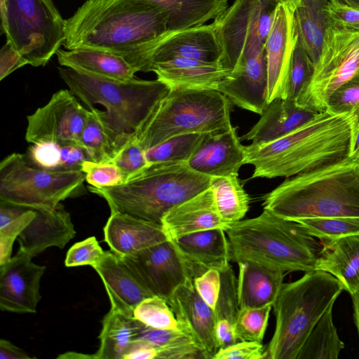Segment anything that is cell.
<instances>
[{"label": "cell", "mask_w": 359, "mask_h": 359, "mask_svg": "<svg viewBox=\"0 0 359 359\" xmlns=\"http://www.w3.org/2000/svg\"><path fill=\"white\" fill-rule=\"evenodd\" d=\"M168 17L147 0H87L65 20L64 47L95 48L124 57L137 72L168 31Z\"/></svg>", "instance_id": "cell-1"}, {"label": "cell", "mask_w": 359, "mask_h": 359, "mask_svg": "<svg viewBox=\"0 0 359 359\" xmlns=\"http://www.w3.org/2000/svg\"><path fill=\"white\" fill-rule=\"evenodd\" d=\"M351 141L348 115L325 110L280 139L245 146L244 164L253 165L252 178H287L349 156Z\"/></svg>", "instance_id": "cell-2"}, {"label": "cell", "mask_w": 359, "mask_h": 359, "mask_svg": "<svg viewBox=\"0 0 359 359\" xmlns=\"http://www.w3.org/2000/svg\"><path fill=\"white\" fill-rule=\"evenodd\" d=\"M262 201L263 209L292 221L359 216V156L287 177Z\"/></svg>", "instance_id": "cell-3"}, {"label": "cell", "mask_w": 359, "mask_h": 359, "mask_svg": "<svg viewBox=\"0 0 359 359\" xmlns=\"http://www.w3.org/2000/svg\"><path fill=\"white\" fill-rule=\"evenodd\" d=\"M230 262L254 261L287 271L315 270L321 250L316 238L296 221L264 209L257 217L241 219L226 229Z\"/></svg>", "instance_id": "cell-4"}, {"label": "cell", "mask_w": 359, "mask_h": 359, "mask_svg": "<svg viewBox=\"0 0 359 359\" xmlns=\"http://www.w3.org/2000/svg\"><path fill=\"white\" fill-rule=\"evenodd\" d=\"M210 180L187 161L165 162L151 164L120 185L88 188L107 201L111 212L161 224L168 210L208 189Z\"/></svg>", "instance_id": "cell-5"}, {"label": "cell", "mask_w": 359, "mask_h": 359, "mask_svg": "<svg viewBox=\"0 0 359 359\" xmlns=\"http://www.w3.org/2000/svg\"><path fill=\"white\" fill-rule=\"evenodd\" d=\"M343 290L334 276L320 270L283 283L273 305L276 327L264 359H297L311 331Z\"/></svg>", "instance_id": "cell-6"}, {"label": "cell", "mask_w": 359, "mask_h": 359, "mask_svg": "<svg viewBox=\"0 0 359 359\" xmlns=\"http://www.w3.org/2000/svg\"><path fill=\"white\" fill-rule=\"evenodd\" d=\"M61 79L90 109L100 104L114 130L128 140L142 126L158 102L170 90L163 82L136 77L116 80L59 67Z\"/></svg>", "instance_id": "cell-7"}, {"label": "cell", "mask_w": 359, "mask_h": 359, "mask_svg": "<svg viewBox=\"0 0 359 359\" xmlns=\"http://www.w3.org/2000/svg\"><path fill=\"white\" fill-rule=\"evenodd\" d=\"M231 104L217 90H170L135 135L146 151L179 135L226 130Z\"/></svg>", "instance_id": "cell-8"}, {"label": "cell", "mask_w": 359, "mask_h": 359, "mask_svg": "<svg viewBox=\"0 0 359 359\" xmlns=\"http://www.w3.org/2000/svg\"><path fill=\"white\" fill-rule=\"evenodd\" d=\"M81 170H48L13 153L0 163V203L35 210H54L61 201L83 193Z\"/></svg>", "instance_id": "cell-9"}, {"label": "cell", "mask_w": 359, "mask_h": 359, "mask_svg": "<svg viewBox=\"0 0 359 359\" xmlns=\"http://www.w3.org/2000/svg\"><path fill=\"white\" fill-rule=\"evenodd\" d=\"M1 29L30 65L45 66L65 39V20L52 0H0Z\"/></svg>", "instance_id": "cell-10"}, {"label": "cell", "mask_w": 359, "mask_h": 359, "mask_svg": "<svg viewBox=\"0 0 359 359\" xmlns=\"http://www.w3.org/2000/svg\"><path fill=\"white\" fill-rule=\"evenodd\" d=\"M277 3L273 0H234L212 23L222 56L231 71L248 57L265 50Z\"/></svg>", "instance_id": "cell-11"}, {"label": "cell", "mask_w": 359, "mask_h": 359, "mask_svg": "<svg viewBox=\"0 0 359 359\" xmlns=\"http://www.w3.org/2000/svg\"><path fill=\"white\" fill-rule=\"evenodd\" d=\"M359 72V30L328 25L311 81L296 103L317 113L327 109L333 92Z\"/></svg>", "instance_id": "cell-12"}, {"label": "cell", "mask_w": 359, "mask_h": 359, "mask_svg": "<svg viewBox=\"0 0 359 359\" xmlns=\"http://www.w3.org/2000/svg\"><path fill=\"white\" fill-rule=\"evenodd\" d=\"M88 111L70 90H60L45 105L27 116L25 140L30 144H80Z\"/></svg>", "instance_id": "cell-13"}, {"label": "cell", "mask_w": 359, "mask_h": 359, "mask_svg": "<svg viewBox=\"0 0 359 359\" xmlns=\"http://www.w3.org/2000/svg\"><path fill=\"white\" fill-rule=\"evenodd\" d=\"M120 257L154 296L166 301L178 287L193 280L170 239Z\"/></svg>", "instance_id": "cell-14"}, {"label": "cell", "mask_w": 359, "mask_h": 359, "mask_svg": "<svg viewBox=\"0 0 359 359\" xmlns=\"http://www.w3.org/2000/svg\"><path fill=\"white\" fill-rule=\"evenodd\" d=\"M18 250L0 265V309L17 313H34L41 300L40 282L46 266Z\"/></svg>", "instance_id": "cell-15"}, {"label": "cell", "mask_w": 359, "mask_h": 359, "mask_svg": "<svg viewBox=\"0 0 359 359\" xmlns=\"http://www.w3.org/2000/svg\"><path fill=\"white\" fill-rule=\"evenodd\" d=\"M167 302L182 331L212 358L220 348L216 334L215 311L198 294L194 280L178 287Z\"/></svg>", "instance_id": "cell-16"}, {"label": "cell", "mask_w": 359, "mask_h": 359, "mask_svg": "<svg viewBox=\"0 0 359 359\" xmlns=\"http://www.w3.org/2000/svg\"><path fill=\"white\" fill-rule=\"evenodd\" d=\"M294 9L278 4L273 22L265 43L268 74L267 102L285 97L291 60L297 42Z\"/></svg>", "instance_id": "cell-17"}, {"label": "cell", "mask_w": 359, "mask_h": 359, "mask_svg": "<svg viewBox=\"0 0 359 359\" xmlns=\"http://www.w3.org/2000/svg\"><path fill=\"white\" fill-rule=\"evenodd\" d=\"M222 48L212 24L168 31L154 45L143 72L154 63L176 58L195 59L220 64Z\"/></svg>", "instance_id": "cell-18"}, {"label": "cell", "mask_w": 359, "mask_h": 359, "mask_svg": "<svg viewBox=\"0 0 359 359\" xmlns=\"http://www.w3.org/2000/svg\"><path fill=\"white\" fill-rule=\"evenodd\" d=\"M241 141L237 127L207 133L187 162L194 170L210 177L238 175L245 157Z\"/></svg>", "instance_id": "cell-19"}, {"label": "cell", "mask_w": 359, "mask_h": 359, "mask_svg": "<svg viewBox=\"0 0 359 359\" xmlns=\"http://www.w3.org/2000/svg\"><path fill=\"white\" fill-rule=\"evenodd\" d=\"M217 90L241 109L261 114L268 104V74L265 50L234 67Z\"/></svg>", "instance_id": "cell-20"}, {"label": "cell", "mask_w": 359, "mask_h": 359, "mask_svg": "<svg viewBox=\"0 0 359 359\" xmlns=\"http://www.w3.org/2000/svg\"><path fill=\"white\" fill-rule=\"evenodd\" d=\"M225 230L194 232L172 240L194 280L208 269L222 271L229 266L230 251Z\"/></svg>", "instance_id": "cell-21"}, {"label": "cell", "mask_w": 359, "mask_h": 359, "mask_svg": "<svg viewBox=\"0 0 359 359\" xmlns=\"http://www.w3.org/2000/svg\"><path fill=\"white\" fill-rule=\"evenodd\" d=\"M147 72H154L170 90H217L231 70L217 62L176 57L154 63Z\"/></svg>", "instance_id": "cell-22"}, {"label": "cell", "mask_w": 359, "mask_h": 359, "mask_svg": "<svg viewBox=\"0 0 359 359\" xmlns=\"http://www.w3.org/2000/svg\"><path fill=\"white\" fill-rule=\"evenodd\" d=\"M161 225L169 239L175 240L207 229L226 231L229 224L219 215L209 187L168 210L162 218Z\"/></svg>", "instance_id": "cell-23"}, {"label": "cell", "mask_w": 359, "mask_h": 359, "mask_svg": "<svg viewBox=\"0 0 359 359\" xmlns=\"http://www.w3.org/2000/svg\"><path fill=\"white\" fill-rule=\"evenodd\" d=\"M102 280L111 308L133 316L136 306L154 296L137 277L112 251H105L101 261L93 267Z\"/></svg>", "instance_id": "cell-24"}, {"label": "cell", "mask_w": 359, "mask_h": 359, "mask_svg": "<svg viewBox=\"0 0 359 359\" xmlns=\"http://www.w3.org/2000/svg\"><path fill=\"white\" fill-rule=\"evenodd\" d=\"M36 211L18 238V250L32 258L50 247L64 248L76 235L70 214L61 203L52 210Z\"/></svg>", "instance_id": "cell-25"}, {"label": "cell", "mask_w": 359, "mask_h": 359, "mask_svg": "<svg viewBox=\"0 0 359 359\" xmlns=\"http://www.w3.org/2000/svg\"><path fill=\"white\" fill-rule=\"evenodd\" d=\"M103 231L110 250L119 257L169 239L161 224L119 212H111Z\"/></svg>", "instance_id": "cell-26"}, {"label": "cell", "mask_w": 359, "mask_h": 359, "mask_svg": "<svg viewBox=\"0 0 359 359\" xmlns=\"http://www.w3.org/2000/svg\"><path fill=\"white\" fill-rule=\"evenodd\" d=\"M317 114L294 100L278 97L268 103L259 121L240 139L255 144L269 143L300 128Z\"/></svg>", "instance_id": "cell-27"}, {"label": "cell", "mask_w": 359, "mask_h": 359, "mask_svg": "<svg viewBox=\"0 0 359 359\" xmlns=\"http://www.w3.org/2000/svg\"><path fill=\"white\" fill-rule=\"evenodd\" d=\"M237 277L239 307L256 308L274 304L283 285L285 271L254 261H241Z\"/></svg>", "instance_id": "cell-28"}, {"label": "cell", "mask_w": 359, "mask_h": 359, "mask_svg": "<svg viewBox=\"0 0 359 359\" xmlns=\"http://www.w3.org/2000/svg\"><path fill=\"white\" fill-rule=\"evenodd\" d=\"M315 270L334 276L344 290L352 295L359 291V235L324 241Z\"/></svg>", "instance_id": "cell-29"}, {"label": "cell", "mask_w": 359, "mask_h": 359, "mask_svg": "<svg viewBox=\"0 0 359 359\" xmlns=\"http://www.w3.org/2000/svg\"><path fill=\"white\" fill-rule=\"evenodd\" d=\"M56 55L61 66L97 77L130 80L137 72L122 56L103 50L59 49Z\"/></svg>", "instance_id": "cell-30"}, {"label": "cell", "mask_w": 359, "mask_h": 359, "mask_svg": "<svg viewBox=\"0 0 359 359\" xmlns=\"http://www.w3.org/2000/svg\"><path fill=\"white\" fill-rule=\"evenodd\" d=\"M142 325L133 316L110 308L102 321L100 346L91 358L123 359Z\"/></svg>", "instance_id": "cell-31"}, {"label": "cell", "mask_w": 359, "mask_h": 359, "mask_svg": "<svg viewBox=\"0 0 359 359\" xmlns=\"http://www.w3.org/2000/svg\"><path fill=\"white\" fill-rule=\"evenodd\" d=\"M127 140L114 130L106 111L95 107L90 109L81 135L80 145L86 149L91 161L110 162Z\"/></svg>", "instance_id": "cell-32"}, {"label": "cell", "mask_w": 359, "mask_h": 359, "mask_svg": "<svg viewBox=\"0 0 359 359\" xmlns=\"http://www.w3.org/2000/svg\"><path fill=\"white\" fill-rule=\"evenodd\" d=\"M167 15L169 31L204 25L228 7V0H147Z\"/></svg>", "instance_id": "cell-33"}, {"label": "cell", "mask_w": 359, "mask_h": 359, "mask_svg": "<svg viewBox=\"0 0 359 359\" xmlns=\"http://www.w3.org/2000/svg\"><path fill=\"white\" fill-rule=\"evenodd\" d=\"M326 0H304L294 13L297 42L313 63L317 62L329 25L324 5Z\"/></svg>", "instance_id": "cell-34"}, {"label": "cell", "mask_w": 359, "mask_h": 359, "mask_svg": "<svg viewBox=\"0 0 359 359\" xmlns=\"http://www.w3.org/2000/svg\"><path fill=\"white\" fill-rule=\"evenodd\" d=\"M221 289L214 309L216 320V334L221 348L238 341L235 325L240 311L237 277L231 265L220 271Z\"/></svg>", "instance_id": "cell-35"}, {"label": "cell", "mask_w": 359, "mask_h": 359, "mask_svg": "<svg viewBox=\"0 0 359 359\" xmlns=\"http://www.w3.org/2000/svg\"><path fill=\"white\" fill-rule=\"evenodd\" d=\"M136 339L153 345L157 351V358H208L205 353L182 330L156 329L142 323Z\"/></svg>", "instance_id": "cell-36"}, {"label": "cell", "mask_w": 359, "mask_h": 359, "mask_svg": "<svg viewBox=\"0 0 359 359\" xmlns=\"http://www.w3.org/2000/svg\"><path fill=\"white\" fill-rule=\"evenodd\" d=\"M210 187L224 222L231 224L243 219L249 209L250 197L238 175L211 177Z\"/></svg>", "instance_id": "cell-37"}, {"label": "cell", "mask_w": 359, "mask_h": 359, "mask_svg": "<svg viewBox=\"0 0 359 359\" xmlns=\"http://www.w3.org/2000/svg\"><path fill=\"white\" fill-rule=\"evenodd\" d=\"M331 305L311 331L297 359H337L344 348L333 323Z\"/></svg>", "instance_id": "cell-38"}, {"label": "cell", "mask_w": 359, "mask_h": 359, "mask_svg": "<svg viewBox=\"0 0 359 359\" xmlns=\"http://www.w3.org/2000/svg\"><path fill=\"white\" fill-rule=\"evenodd\" d=\"M36 216L35 210L0 203V265L11 259L15 241Z\"/></svg>", "instance_id": "cell-39"}, {"label": "cell", "mask_w": 359, "mask_h": 359, "mask_svg": "<svg viewBox=\"0 0 359 359\" xmlns=\"http://www.w3.org/2000/svg\"><path fill=\"white\" fill-rule=\"evenodd\" d=\"M205 133H185L172 137L145 151L151 164L187 161Z\"/></svg>", "instance_id": "cell-40"}, {"label": "cell", "mask_w": 359, "mask_h": 359, "mask_svg": "<svg viewBox=\"0 0 359 359\" xmlns=\"http://www.w3.org/2000/svg\"><path fill=\"white\" fill-rule=\"evenodd\" d=\"M296 222L310 235L323 241L359 235V216L306 218Z\"/></svg>", "instance_id": "cell-41"}, {"label": "cell", "mask_w": 359, "mask_h": 359, "mask_svg": "<svg viewBox=\"0 0 359 359\" xmlns=\"http://www.w3.org/2000/svg\"><path fill=\"white\" fill-rule=\"evenodd\" d=\"M133 317L153 328L182 330L167 301L158 296L147 297L139 303L133 310Z\"/></svg>", "instance_id": "cell-42"}, {"label": "cell", "mask_w": 359, "mask_h": 359, "mask_svg": "<svg viewBox=\"0 0 359 359\" xmlns=\"http://www.w3.org/2000/svg\"><path fill=\"white\" fill-rule=\"evenodd\" d=\"M272 307L267 305L241 309L234 330L237 340L262 343Z\"/></svg>", "instance_id": "cell-43"}, {"label": "cell", "mask_w": 359, "mask_h": 359, "mask_svg": "<svg viewBox=\"0 0 359 359\" xmlns=\"http://www.w3.org/2000/svg\"><path fill=\"white\" fill-rule=\"evenodd\" d=\"M313 69L314 64L297 42L292 53L284 98L296 102L311 81Z\"/></svg>", "instance_id": "cell-44"}, {"label": "cell", "mask_w": 359, "mask_h": 359, "mask_svg": "<svg viewBox=\"0 0 359 359\" xmlns=\"http://www.w3.org/2000/svg\"><path fill=\"white\" fill-rule=\"evenodd\" d=\"M124 173L126 181L138 175L150 165L145 150L135 135L130 137L118 150L110 161Z\"/></svg>", "instance_id": "cell-45"}, {"label": "cell", "mask_w": 359, "mask_h": 359, "mask_svg": "<svg viewBox=\"0 0 359 359\" xmlns=\"http://www.w3.org/2000/svg\"><path fill=\"white\" fill-rule=\"evenodd\" d=\"M81 170L85 174L86 181L93 187H110L126 182L123 171L111 162L86 161L82 164Z\"/></svg>", "instance_id": "cell-46"}, {"label": "cell", "mask_w": 359, "mask_h": 359, "mask_svg": "<svg viewBox=\"0 0 359 359\" xmlns=\"http://www.w3.org/2000/svg\"><path fill=\"white\" fill-rule=\"evenodd\" d=\"M358 104L359 72L333 92L326 110L335 114H348Z\"/></svg>", "instance_id": "cell-47"}, {"label": "cell", "mask_w": 359, "mask_h": 359, "mask_svg": "<svg viewBox=\"0 0 359 359\" xmlns=\"http://www.w3.org/2000/svg\"><path fill=\"white\" fill-rule=\"evenodd\" d=\"M105 251L95 236L73 245L68 250L65 264L67 267L89 265L93 267L102 259Z\"/></svg>", "instance_id": "cell-48"}, {"label": "cell", "mask_w": 359, "mask_h": 359, "mask_svg": "<svg viewBox=\"0 0 359 359\" xmlns=\"http://www.w3.org/2000/svg\"><path fill=\"white\" fill-rule=\"evenodd\" d=\"M33 165L48 170H61L60 144L51 142L32 144L25 154Z\"/></svg>", "instance_id": "cell-49"}, {"label": "cell", "mask_w": 359, "mask_h": 359, "mask_svg": "<svg viewBox=\"0 0 359 359\" xmlns=\"http://www.w3.org/2000/svg\"><path fill=\"white\" fill-rule=\"evenodd\" d=\"M324 11L329 25L344 29L359 30V9L336 0H326Z\"/></svg>", "instance_id": "cell-50"}, {"label": "cell", "mask_w": 359, "mask_h": 359, "mask_svg": "<svg viewBox=\"0 0 359 359\" xmlns=\"http://www.w3.org/2000/svg\"><path fill=\"white\" fill-rule=\"evenodd\" d=\"M195 288L201 297L212 309H215L220 289V271L211 269L194 279Z\"/></svg>", "instance_id": "cell-51"}, {"label": "cell", "mask_w": 359, "mask_h": 359, "mask_svg": "<svg viewBox=\"0 0 359 359\" xmlns=\"http://www.w3.org/2000/svg\"><path fill=\"white\" fill-rule=\"evenodd\" d=\"M264 349L261 342L238 341L221 348L213 359H264Z\"/></svg>", "instance_id": "cell-52"}, {"label": "cell", "mask_w": 359, "mask_h": 359, "mask_svg": "<svg viewBox=\"0 0 359 359\" xmlns=\"http://www.w3.org/2000/svg\"><path fill=\"white\" fill-rule=\"evenodd\" d=\"M26 65L27 61L6 41L0 53V80Z\"/></svg>", "instance_id": "cell-53"}, {"label": "cell", "mask_w": 359, "mask_h": 359, "mask_svg": "<svg viewBox=\"0 0 359 359\" xmlns=\"http://www.w3.org/2000/svg\"><path fill=\"white\" fill-rule=\"evenodd\" d=\"M157 358V351L155 347L147 341L134 340L123 359H154Z\"/></svg>", "instance_id": "cell-54"}, {"label": "cell", "mask_w": 359, "mask_h": 359, "mask_svg": "<svg viewBox=\"0 0 359 359\" xmlns=\"http://www.w3.org/2000/svg\"><path fill=\"white\" fill-rule=\"evenodd\" d=\"M27 352L15 346L11 341L1 339L0 359H32Z\"/></svg>", "instance_id": "cell-55"}, {"label": "cell", "mask_w": 359, "mask_h": 359, "mask_svg": "<svg viewBox=\"0 0 359 359\" xmlns=\"http://www.w3.org/2000/svg\"><path fill=\"white\" fill-rule=\"evenodd\" d=\"M347 115L352 135L351 155L359 156V104Z\"/></svg>", "instance_id": "cell-56"}, {"label": "cell", "mask_w": 359, "mask_h": 359, "mask_svg": "<svg viewBox=\"0 0 359 359\" xmlns=\"http://www.w3.org/2000/svg\"><path fill=\"white\" fill-rule=\"evenodd\" d=\"M353 309L354 323L359 337V292L351 295Z\"/></svg>", "instance_id": "cell-57"}, {"label": "cell", "mask_w": 359, "mask_h": 359, "mask_svg": "<svg viewBox=\"0 0 359 359\" xmlns=\"http://www.w3.org/2000/svg\"><path fill=\"white\" fill-rule=\"evenodd\" d=\"M277 4L286 5L295 10L304 0H273Z\"/></svg>", "instance_id": "cell-58"}, {"label": "cell", "mask_w": 359, "mask_h": 359, "mask_svg": "<svg viewBox=\"0 0 359 359\" xmlns=\"http://www.w3.org/2000/svg\"><path fill=\"white\" fill-rule=\"evenodd\" d=\"M344 4L359 9V0H336Z\"/></svg>", "instance_id": "cell-59"}, {"label": "cell", "mask_w": 359, "mask_h": 359, "mask_svg": "<svg viewBox=\"0 0 359 359\" xmlns=\"http://www.w3.org/2000/svg\"><path fill=\"white\" fill-rule=\"evenodd\" d=\"M359 292V291H358Z\"/></svg>", "instance_id": "cell-60"}]
</instances>
